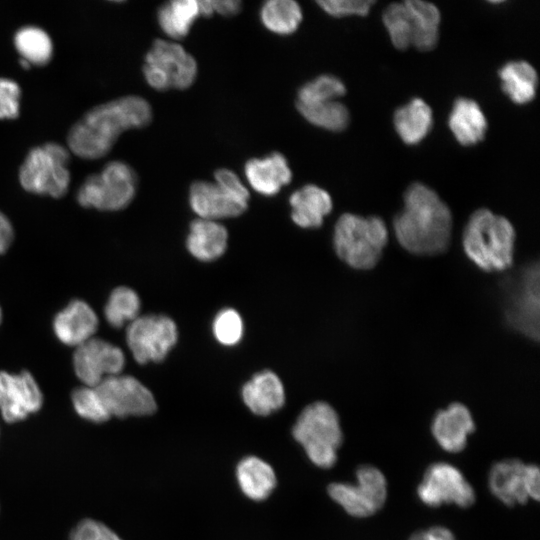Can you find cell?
Instances as JSON below:
<instances>
[{"mask_svg":"<svg viewBox=\"0 0 540 540\" xmlns=\"http://www.w3.org/2000/svg\"><path fill=\"white\" fill-rule=\"evenodd\" d=\"M152 108L141 96L129 95L97 105L87 111L69 130V150L83 159L105 156L126 130L147 126Z\"/></svg>","mask_w":540,"mask_h":540,"instance_id":"1","label":"cell"},{"mask_svg":"<svg viewBox=\"0 0 540 540\" xmlns=\"http://www.w3.org/2000/svg\"><path fill=\"white\" fill-rule=\"evenodd\" d=\"M399 244L416 255H436L447 250L452 233V214L438 194L422 183L404 193L403 209L393 220Z\"/></svg>","mask_w":540,"mask_h":540,"instance_id":"2","label":"cell"},{"mask_svg":"<svg viewBox=\"0 0 540 540\" xmlns=\"http://www.w3.org/2000/svg\"><path fill=\"white\" fill-rule=\"evenodd\" d=\"M515 230L508 219L486 208L470 216L462 237L467 257L484 271H503L513 264Z\"/></svg>","mask_w":540,"mask_h":540,"instance_id":"3","label":"cell"},{"mask_svg":"<svg viewBox=\"0 0 540 540\" xmlns=\"http://www.w3.org/2000/svg\"><path fill=\"white\" fill-rule=\"evenodd\" d=\"M387 241V227L380 217L345 213L335 223V252L354 269L369 270L375 267Z\"/></svg>","mask_w":540,"mask_h":540,"instance_id":"4","label":"cell"},{"mask_svg":"<svg viewBox=\"0 0 540 540\" xmlns=\"http://www.w3.org/2000/svg\"><path fill=\"white\" fill-rule=\"evenodd\" d=\"M292 432L316 466L330 468L335 464L343 437L338 414L331 405L318 401L305 407Z\"/></svg>","mask_w":540,"mask_h":540,"instance_id":"5","label":"cell"},{"mask_svg":"<svg viewBox=\"0 0 540 540\" xmlns=\"http://www.w3.org/2000/svg\"><path fill=\"white\" fill-rule=\"evenodd\" d=\"M69 160V150L56 142L32 148L19 169L22 188L38 195L64 196L70 183Z\"/></svg>","mask_w":540,"mask_h":540,"instance_id":"6","label":"cell"},{"mask_svg":"<svg viewBox=\"0 0 540 540\" xmlns=\"http://www.w3.org/2000/svg\"><path fill=\"white\" fill-rule=\"evenodd\" d=\"M137 184L133 168L123 161L114 160L84 180L78 189L77 201L85 208L118 211L132 202Z\"/></svg>","mask_w":540,"mask_h":540,"instance_id":"7","label":"cell"},{"mask_svg":"<svg viewBox=\"0 0 540 540\" xmlns=\"http://www.w3.org/2000/svg\"><path fill=\"white\" fill-rule=\"evenodd\" d=\"M142 71L147 84L157 91L184 90L195 82L198 66L180 44L156 39L145 56Z\"/></svg>","mask_w":540,"mask_h":540,"instance_id":"8","label":"cell"},{"mask_svg":"<svg viewBox=\"0 0 540 540\" xmlns=\"http://www.w3.org/2000/svg\"><path fill=\"white\" fill-rule=\"evenodd\" d=\"M505 316L524 336L539 339V264L526 265L506 284Z\"/></svg>","mask_w":540,"mask_h":540,"instance_id":"9","label":"cell"},{"mask_svg":"<svg viewBox=\"0 0 540 540\" xmlns=\"http://www.w3.org/2000/svg\"><path fill=\"white\" fill-rule=\"evenodd\" d=\"M355 475L357 484L332 483L328 486V494L349 515L357 518L371 516L386 501V478L372 465L359 466Z\"/></svg>","mask_w":540,"mask_h":540,"instance_id":"10","label":"cell"},{"mask_svg":"<svg viewBox=\"0 0 540 540\" xmlns=\"http://www.w3.org/2000/svg\"><path fill=\"white\" fill-rule=\"evenodd\" d=\"M177 337L176 324L165 315L138 316L126 330L127 345L139 364L164 360Z\"/></svg>","mask_w":540,"mask_h":540,"instance_id":"11","label":"cell"},{"mask_svg":"<svg viewBox=\"0 0 540 540\" xmlns=\"http://www.w3.org/2000/svg\"><path fill=\"white\" fill-rule=\"evenodd\" d=\"M488 484L491 493L507 506L525 504L540 497V472L535 464L510 458L492 465Z\"/></svg>","mask_w":540,"mask_h":540,"instance_id":"12","label":"cell"},{"mask_svg":"<svg viewBox=\"0 0 540 540\" xmlns=\"http://www.w3.org/2000/svg\"><path fill=\"white\" fill-rule=\"evenodd\" d=\"M417 495L424 504L431 507L455 504L466 508L475 501V491L462 472L445 462L428 466L417 488Z\"/></svg>","mask_w":540,"mask_h":540,"instance_id":"13","label":"cell"},{"mask_svg":"<svg viewBox=\"0 0 540 540\" xmlns=\"http://www.w3.org/2000/svg\"><path fill=\"white\" fill-rule=\"evenodd\" d=\"M95 387L110 417L144 416L157 409L153 394L133 376H110Z\"/></svg>","mask_w":540,"mask_h":540,"instance_id":"14","label":"cell"},{"mask_svg":"<svg viewBox=\"0 0 540 540\" xmlns=\"http://www.w3.org/2000/svg\"><path fill=\"white\" fill-rule=\"evenodd\" d=\"M123 351L103 339L92 337L77 346L73 354L76 376L86 386L95 387L105 378L121 374Z\"/></svg>","mask_w":540,"mask_h":540,"instance_id":"15","label":"cell"},{"mask_svg":"<svg viewBox=\"0 0 540 540\" xmlns=\"http://www.w3.org/2000/svg\"><path fill=\"white\" fill-rule=\"evenodd\" d=\"M42 404L41 389L30 372L0 371V412L6 422L21 421L37 412Z\"/></svg>","mask_w":540,"mask_h":540,"instance_id":"16","label":"cell"},{"mask_svg":"<svg viewBox=\"0 0 540 540\" xmlns=\"http://www.w3.org/2000/svg\"><path fill=\"white\" fill-rule=\"evenodd\" d=\"M189 205L201 219L218 221L240 216L248 204L232 196L215 182L194 181L189 188Z\"/></svg>","mask_w":540,"mask_h":540,"instance_id":"17","label":"cell"},{"mask_svg":"<svg viewBox=\"0 0 540 540\" xmlns=\"http://www.w3.org/2000/svg\"><path fill=\"white\" fill-rule=\"evenodd\" d=\"M475 423L469 409L462 403H451L433 417L431 432L442 449L451 453L462 451Z\"/></svg>","mask_w":540,"mask_h":540,"instance_id":"18","label":"cell"},{"mask_svg":"<svg viewBox=\"0 0 540 540\" xmlns=\"http://www.w3.org/2000/svg\"><path fill=\"white\" fill-rule=\"evenodd\" d=\"M245 178L250 187L263 196H274L292 180L286 157L272 152L265 157L251 158L244 165Z\"/></svg>","mask_w":540,"mask_h":540,"instance_id":"19","label":"cell"},{"mask_svg":"<svg viewBox=\"0 0 540 540\" xmlns=\"http://www.w3.org/2000/svg\"><path fill=\"white\" fill-rule=\"evenodd\" d=\"M97 328L98 317L95 311L78 299L58 312L53 321L56 337L65 345L75 347L94 337Z\"/></svg>","mask_w":540,"mask_h":540,"instance_id":"20","label":"cell"},{"mask_svg":"<svg viewBox=\"0 0 540 540\" xmlns=\"http://www.w3.org/2000/svg\"><path fill=\"white\" fill-rule=\"evenodd\" d=\"M246 406L256 415L267 416L280 409L285 402V392L280 378L272 371L255 374L242 388Z\"/></svg>","mask_w":540,"mask_h":540,"instance_id":"21","label":"cell"},{"mask_svg":"<svg viewBox=\"0 0 540 540\" xmlns=\"http://www.w3.org/2000/svg\"><path fill=\"white\" fill-rule=\"evenodd\" d=\"M291 218L301 228H318L333 207L332 198L323 188L306 184L289 198Z\"/></svg>","mask_w":540,"mask_h":540,"instance_id":"22","label":"cell"},{"mask_svg":"<svg viewBox=\"0 0 540 540\" xmlns=\"http://www.w3.org/2000/svg\"><path fill=\"white\" fill-rule=\"evenodd\" d=\"M228 232L218 221L195 219L187 236L188 251L200 261H212L225 252Z\"/></svg>","mask_w":540,"mask_h":540,"instance_id":"23","label":"cell"},{"mask_svg":"<svg viewBox=\"0 0 540 540\" xmlns=\"http://www.w3.org/2000/svg\"><path fill=\"white\" fill-rule=\"evenodd\" d=\"M448 123L456 140L465 146L481 141L487 129L486 118L478 103L463 97L454 102Z\"/></svg>","mask_w":540,"mask_h":540,"instance_id":"24","label":"cell"},{"mask_svg":"<svg viewBox=\"0 0 540 540\" xmlns=\"http://www.w3.org/2000/svg\"><path fill=\"white\" fill-rule=\"evenodd\" d=\"M409 11L412 44L420 51L433 49L438 42L440 11L430 2L421 0L404 1Z\"/></svg>","mask_w":540,"mask_h":540,"instance_id":"25","label":"cell"},{"mask_svg":"<svg viewBox=\"0 0 540 540\" xmlns=\"http://www.w3.org/2000/svg\"><path fill=\"white\" fill-rule=\"evenodd\" d=\"M394 126L397 134L406 144L419 143L432 126V110L420 98H414L394 113Z\"/></svg>","mask_w":540,"mask_h":540,"instance_id":"26","label":"cell"},{"mask_svg":"<svg viewBox=\"0 0 540 540\" xmlns=\"http://www.w3.org/2000/svg\"><path fill=\"white\" fill-rule=\"evenodd\" d=\"M236 475L242 492L252 500L267 498L276 485L273 468L256 456L242 459L237 466Z\"/></svg>","mask_w":540,"mask_h":540,"instance_id":"27","label":"cell"},{"mask_svg":"<svg viewBox=\"0 0 540 540\" xmlns=\"http://www.w3.org/2000/svg\"><path fill=\"white\" fill-rule=\"evenodd\" d=\"M501 86L505 94L516 104L533 100L538 85L534 67L526 61L506 63L499 71Z\"/></svg>","mask_w":540,"mask_h":540,"instance_id":"28","label":"cell"},{"mask_svg":"<svg viewBox=\"0 0 540 540\" xmlns=\"http://www.w3.org/2000/svg\"><path fill=\"white\" fill-rule=\"evenodd\" d=\"M199 16V1L196 0L170 1L160 6L157 11L161 30L175 40L186 37Z\"/></svg>","mask_w":540,"mask_h":540,"instance_id":"29","label":"cell"},{"mask_svg":"<svg viewBox=\"0 0 540 540\" xmlns=\"http://www.w3.org/2000/svg\"><path fill=\"white\" fill-rule=\"evenodd\" d=\"M259 16L267 30L281 36L294 33L303 18L302 9L294 0H268L262 4Z\"/></svg>","mask_w":540,"mask_h":540,"instance_id":"30","label":"cell"},{"mask_svg":"<svg viewBox=\"0 0 540 540\" xmlns=\"http://www.w3.org/2000/svg\"><path fill=\"white\" fill-rule=\"evenodd\" d=\"M16 50L30 63L43 66L53 55V43L48 33L36 26H24L14 36Z\"/></svg>","mask_w":540,"mask_h":540,"instance_id":"31","label":"cell"},{"mask_svg":"<svg viewBox=\"0 0 540 540\" xmlns=\"http://www.w3.org/2000/svg\"><path fill=\"white\" fill-rule=\"evenodd\" d=\"M296 107L305 120L325 130L339 132L349 124V111L337 100L310 105L296 104Z\"/></svg>","mask_w":540,"mask_h":540,"instance_id":"32","label":"cell"},{"mask_svg":"<svg viewBox=\"0 0 540 540\" xmlns=\"http://www.w3.org/2000/svg\"><path fill=\"white\" fill-rule=\"evenodd\" d=\"M141 302L138 294L131 288H115L104 308L106 321L114 328H121L139 316Z\"/></svg>","mask_w":540,"mask_h":540,"instance_id":"33","label":"cell"},{"mask_svg":"<svg viewBox=\"0 0 540 540\" xmlns=\"http://www.w3.org/2000/svg\"><path fill=\"white\" fill-rule=\"evenodd\" d=\"M345 93L346 87L341 79L331 74H323L298 89L296 104L310 105L335 101Z\"/></svg>","mask_w":540,"mask_h":540,"instance_id":"34","label":"cell"},{"mask_svg":"<svg viewBox=\"0 0 540 540\" xmlns=\"http://www.w3.org/2000/svg\"><path fill=\"white\" fill-rule=\"evenodd\" d=\"M382 19L394 47L400 50L409 48L412 44V30L405 2L388 5Z\"/></svg>","mask_w":540,"mask_h":540,"instance_id":"35","label":"cell"},{"mask_svg":"<svg viewBox=\"0 0 540 540\" xmlns=\"http://www.w3.org/2000/svg\"><path fill=\"white\" fill-rule=\"evenodd\" d=\"M72 403L77 414L86 420L101 423L110 418L96 387H78L72 393Z\"/></svg>","mask_w":540,"mask_h":540,"instance_id":"36","label":"cell"},{"mask_svg":"<svg viewBox=\"0 0 540 540\" xmlns=\"http://www.w3.org/2000/svg\"><path fill=\"white\" fill-rule=\"evenodd\" d=\"M213 333L223 345L237 344L243 335V322L239 313L231 308L221 310L214 319Z\"/></svg>","mask_w":540,"mask_h":540,"instance_id":"37","label":"cell"},{"mask_svg":"<svg viewBox=\"0 0 540 540\" xmlns=\"http://www.w3.org/2000/svg\"><path fill=\"white\" fill-rule=\"evenodd\" d=\"M374 1L371 0H321L319 7L333 17L366 16Z\"/></svg>","mask_w":540,"mask_h":540,"instance_id":"38","label":"cell"},{"mask_svg":"<svg viewBox=\"0 0 540 540\" xmlns=\"http://www.w3.org/2000/svg\"><path fill=\"white\" fill-rule=\"evenodd\" d=\"M21 89L7 78H0V119H15L19 115Z\"/></svg>","mask_w":540,"mask_h":540,"instance_id":"39","label":"cell"},{"mask_svg":"<svg viewBox=\"0 0 540 540\" xmlns=\"http://www.w3.org/2000/svg\"><path fill=\"white\" fill-rule=\"evenodd\" d=\"M69 540H122L105 524L94 520L84 519L72 530Z\"/></svg>","mask_w":540,"mask_h":540,"instance_id":"40","label":"cell"},{"mask_svg":"<svg viewBox=\"0 0 540 540\" xmlns=\"http://www.w3.org/2000/svg\"><path fill=\"white\" fill-rule=\"evenodd\" d=\"M214 182L235 198L248 204L250 194L240 178L228 168H219L214 172Z\"/></svg>","mask_w":540,"mask_h":540,"instance_id":"41","label":"cell"},{"mask_svg":"<svg viewBox=\"0 0 540 540\" xmlns=\"http://www.w3.org/2000/svg\"><path fill=\"white\" fill-rule=\"evenodd\" d=\"M200 14L203 17H210L215 13L231 17L237 15L242 9V2L239 0H203L199 1Z\"/></svg>","mask_w":540,"mask_h":540,"instance_id":"42","label":"cell"},{"mask_svg":"<svg viewBox=\"0 0 540 540\" xmlns=\"http://www.w3.org/2000/svg\"><path fill=\"white\" fill-rule=\"evenodd\" d=\"M409 540H455V537L446 527L434 526L414 532Z\"/></svg>","mask_w":540,"mask_h":540,"instance_id":"43","label":"cell"},{"mask_svg":"<svg viewBox=\"0 0 540 540\" xmlns=\"http://www.w3.org/2000/svg\"><path fill=\"white\" fill-rule=\"evenodd\" d=\"M14 238L13 226L10 220L0 211V254L10 247Z\"/></svg>","mask_w":540,"mask_h":540,"instance_id":"44","label":"cell"},{"mask_svg":"<svg viewBox=\"0 0 540 540\" xmlns=\"http://www.w3.org/2000/svg\"><path fill=\"white\" fill-rule=\"evenodd\" d=\"M19 63H20V65H21V67L24 68V69H26V70H27V69H30V67H31L30 63H29L28 61H26L25 59H22V58H21L20 61H19Z\"/></svg>","mask_w":540,"mask_h":540,"instance_id":"45","label":"cell"},{"mask_svg":"<svg viewBox=\"0 0 540 540\" xmlns=\"http://www.w3.org/2000/svg\"><path fill=\"white\" fill-rule=\"evenodd\" d=\"M1 320H2V311H1V308H0V323H1Z\"/></svg>","mask_w":540,"mask_h":540,"instance_id":"46","label":"cell"}]
</instances>
